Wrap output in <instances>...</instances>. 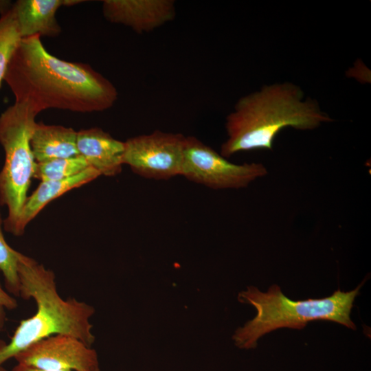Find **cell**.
Returning a JSON list of instances; mask_svg holds the SVG:
<instances>
[{"label":"cell","mask_w":371,"mask_h":371,"mask_svg":"<svg viewBox=\"0 0 371 371\" xmlns=\"http://www.w3.org/2000/svg\"><path fill=\"white\" fill-rule=\"evenodd\" d=\"M4 80L15 102L26 103L38 115L49 109L77 113L107 110L117 99L115 86L89 65L49 54L41 36L22 38Z\"/></svg>","instance_id":"cell-1"},{"label":"cell","mask_w":371,"mask_h":371,"mask_svg":"<svg viewBox=\"0 0 371 371\" xmlns=\"http://www.w3.org/2000/svg\"><path fill=\"white\" fill-rule=\"evenodd\" d=\"M303 98L301 89L288 82L265 85L240 98L226 118L227 138L220 154L227 158L243 151L271 150L286 127L313 130L332 120L317 102Z\"/></svg>","instance_id":"cell-2"},{"label":"cell","mask_w":371,"mask_h":371,"mask_svg":"<svg viewBox=\"0 0 371 371\" xmlns=\"http://www.w3.org/2000/svg\"><path fill=\"white\" fill-rule=\"evenodd\" d=\"M17 272L20 297L32 298L37 309L20 322L8 344L0 341V366L32 344L54 335L73 336L91 347L95 336L89 319L94 308L74 297L63 300L57 291L54 273L20 252Z\"/></svg>","instance_id":"cell-3"},{"label":"cell","mask_w":371,"mask_h":371,"mask_svg":"<svg viewBox=\"0 0 371 371\" xmlns=\"http://www.w3.org/2000/svg\"><path fill=\"white\" fill-rule=\"evenodd\" d=\"M363 284V282L347 292L338 289L324 298L295 301L285 296L277 284L271 285L267 292L249 286L238 293V299L254 306L256 315L238 328L232 338L240 348H254L262 336L273 330L282 328L301 330L315 320L331 321L356 330L350 313Z\"/></svg>","instance_id":"cell-4"},{"label":"cell","mask_w":371,"mask_h":371,"mask_svg":"<svg viewBox=\"0 0 371 371\" xmlns=\"http://www.w3.org/2000/svg\"><path fill=\"white\" fill-rule=\"evenodd\" d=\"M36 115L27 104L20 102H14L0 115V144L5 152L0 171V205L8 209L3 229L13 235L36 166L30 146Z\"/></svg>","instance_id":"cell-5"},{"label":"cell","mask_w":371,"mask_h":371,"mask_svg":"<svg viewBox=\"0 0 371 371\" xmlns=\"http://www.w3.org/2000/svg\"><path fill=\"white\" fill-rule=\"evenodd\" d=\"M267 174L261 163L236 164L194 136H186L181 175L214 190L238 189Z\"/></svg>","instance_id":"cell-6"},{"label":"cell","mask_w":371,"mask_h":371,"mask_svg":"<svg viewBox=\"0 0 371 371\" xmlns=\"http://www.w3.org/2000/svg\"><path fill=\"white\" fill-rule=\"evenodd\" d=\"M186 136L156 130L124 142L123 164L149 179L168 180L181 175Z\"/></svg>","instance_id":"cell-7"},{"label":"cell","mask_w":371,"mask_h":371,"mask_svg":"<svg viewBox=\"0 0 371 371\" xmlns=\"http://www.w3.org/2000/svg\"><path fill=\"white\" fill-rule=\"evenodd\" d=\"M18 363L40 369L100 371L96 351L73 336L54 335L18 353Z\"/></svg>","instance_id":"cell-8"},{"label":"cell","mask_w":371,"mask_h":371,"mask_svg":"<svg viewBox=\"0 0 371 371\" xmlns=\"http://www.w3.org/2000/svg\"><path fill=\"white\" fill-rule=\"evenodd\" d=\"M102 13L107 21L142 34L173 20L176 9L172 0H104Z\"/></svg>","instance_id":"cell-9"},{"label":"cell","mask_w":371,"mask_h":371,"mask_svg":"<svg viewBox=\"0 0 371 371\" xmlns=\"http://www.w3.org/2000/svg\"><path fill=\"white\" fill-rule=\"evenodd\" d=\"M76 144L79 155L100 175L113 177L121 172L124 142L95 127L78 131Z\"/></svg>","instance_id":"cell-10"},{"label":"cell","mask_w":371,"mask_h":371,"mask_svg":"<svg viewBox=\"0 0 371 371\" xmlns=\"http://www.w3.org/2000/svg\"><path fill=\"white\" fill-rule=\"evenodd\" d=\"M62 5H66V0H18L14 3L12 10L21 38L59 35L61 27L56 13Z\"/></svg>","instance_id":"cell-11"},{"label":"cell","mask_w":371,"mask_h":371,"mask_svg":"<svg viewBox=\"0 0 371 371\" xmlns=\"http://www.w3.org/2000/svg\"><path fill=\"white\" fill-rule=\"evenodd\" d=\"M100 174L89 167L85 170L65 179L41 181L38 188L27 196L16 225L14 236L24 234L27 224L51 201L68 191L79 188L95 179Z\"/></svg>","instance_id":"cell-12"},{"label":"cell","mask_w":371,"mask_h":371,"mask_svg":"<svg viewBox=\"0 0 371 371\" xmlns=\"http://www.w3.org/2000/svg\"><path fill=\"white\" fill-rule=\"evenodd\" d=\"M76 139L77 132L72 128L36 122L30 138L35 161L38 163L79 155Z\"/></svg>","instance_id":"cell-13"},{"label":"cell","mask_w":371,"mask_h":371,"mask_svg":"<svg viewBox=\"0 0 371 371\" xmlns=\"http://www.w3.org/2000/svg\"><path fill=\"white\" fill-rule=\"evenodd\" d=\"M91 167L81 155L36 162L33 178L41 181L63 180Z\"/></svg>","instance_id":"cell-14"},{"label":"cell","mask_w":371,"mask_h":371,"mask_svg":"<svg viewBox=\"0 0 371 371\" xmlns=\"http://www.w3.org/2000/svg\"><path fill=\"white\" fill-rule=\"evenodd\" d=\"M22 40L12 8L0 16V87L12 55Z\"/></svg>","instance_id":"cell-15"},{"label":"cell","mask_w":371,"mask_h":371,"mask_svg":"<svg viewBox=\"0 0 371 371\" xmlns=\"http://www.w3.org/2000/svg\"><path fill=\"white\" fill-rule=\"evenodd\" d=\"M3 220L0 211V270L4 278L7 291L20 297V282L17 272L19 251L6 242L2 230Z\"/></svg>","instance_id":"cell-16"},{"label":"cell","mask_w":371,"mask_h":371,"mask_svg":"<svg viewBox=\"0 0 371 371\" xmlns=\"http://www.w3.org/2000/svg\"><path fill=\"white\" fill-rule=\"evenodd\" d=\"M16 300L5 291L0 282V328H2L6 321V310H14L17 307Z\"/></svg>","instance_id":"cell-17"},{"label":"cell","mask_w":371,"mask_h":371,"mask_svg":"<svg viewBox=\"0 0 371 371\" xmlns=\"http://www.w3.org/2000/svg\"><path fill=\"white\" fill-rule=\"evenodd\" d=\"M12 371H67V370L40 369V368L18 363L16 366H15L12 368Z\"/></svg>","instance_id":"cell-18"},{"label":"cell","mask_w":371,"mask_h":371,"mask_svg":"<svg viewBox=\"0 0 371 371\" xmlns=\"http://www.w3.org/2000/svg\"><path fill=\"white\" fill-rule=\"evenodd\" d=\"M12 4L10 1H0V15L3 14L10 10Z\"/></svg>","instance_id":"cell-19"},{"label":"cell","mask_w":371,"mask_h":371,"mask_svg":"<svg viewBox=\"0 0 371 371\" xmlns=\"http://www.w3.org/2000/svg\"><path fill=\"white\" fill-rule=\"evenodd\" d=\"M0 371H8V370H5L3 367L0 366Z\"/></svg>","instance_id":"cell-20"}]
</instances>
